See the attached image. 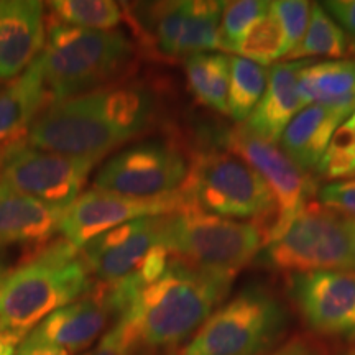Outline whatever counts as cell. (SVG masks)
I'll return each mask as SVG.
<instances>
[{"mask_svg": "<svg viewBox=\"0 0 355 355\" xmlns=\"http://www.w3.org/2000/svg\"><path fill=\"white\" fill-rule=\"evenodd\" d=\"M157 101L148 87L117 83L89 94L53 101L42 110L26 145L101 159L152 125Z\"/></svg>", "mask_w": 355, "mask_h": 355, "instance_id": "6da1fadb", "label": "cell"}, {"mask_svg": "<svg viewBox=\"0 0 355 355\" xmlns=\"http://www.w3.org/2000/svg\"><path fill=\"white\" fill-rule=\"evenodd\" d=\"M230 286L232 279L202 272L171 255L157 278L132 291L115 322L125 329L139 355L171 352L196 334Z\"/></svg>", "mask_w": 355, "mask_h": 355, "instance_id": "7a4b0ae2", "label": "cell"}, {"mask_svg": "<svg viewBox=\"0 0 355 355\" xmlns=\"http://www.w3.org/2000/svg\"><path fill=\"white\" fill-rule=\"evenodd\" d=\"M79 248L61 237L38 247L8 272L0 288V332L20 343L43 319L91 290Z\"/></svg>", "mask_w": 355, "mask_h": 355, "instance_id": "3957f363", "label": "cell"}, {"mask_svg": "<svg viewBox=\"0 0 355 355\" xmlns=\"http://www.w3.org/2000/svg\"><path fill=\"white\" fill-rule=\"evenodd\" d=\"M133 58V42L121 30H86L50 19L46 43L35 64L53 102L121 83Z\"/></svg>", "mask_w": 355, "mask_h": 355, "instance_id": "277c9868", "label": "cell"}, {"mask_svg": "<svg viewBox=\"0 0 355 355\" xmlns=\"http://www.w3.org/2000/svg\"><path fill=\"white\" fill-rule=\"evenodd\" d=\"M268 237L261 222L225 219L191 204L163 217L162 243L173 257L232 282L257 260Z\"/></svg>", "mask_w": 355, "mask_h": 355, "instance_id": "5b68a950", "label": "cell"}, {"mask_svg": "<svg viewBox=\"0 0 355 355\" xmlns=\"http://www.w3.org/2000/svg\"><path fill=\"white\" fill-rule=\"evenodd\" d=\"M180 191L191 206L225 219H250L270 230L277 219L268 184L245 159L230 152L194 155Z\"/></svg>", "mask_w": 355, "mask_h": 355, "instance_id": "8992f818", "label": "cell"}, {"mask_svg": "<svg viewBox=\"0 0 355 355\" xmlns=\"http://www.w3.org/2000/svg\"><path fill=\"white\" fill-rule=\"evenodd\" d=\"M286 329V309L277 295L252 285L220 304L180 355H265Z\"/></svg>", "mask_w": 355, "mask_h": 355, "instance_id": "52a82bcc", "label": "cell"}, {"mask_svg": "<svg viewBox=\"0 0 355 355\" xmlns=\"http://www.w3.org/2000/svg\"><path fill=\"white\" fill-rule=\"evenodd\" d=\"M275 272H350L355 273V237L345 217L308 202L290 225L268 242L257 257Z\"/></svg>", "mask_w": 355, "mask_h": 355, "instance_id": "ba28073f", "label": "cell"}, {"mask_svg": "<svg viewBox=\"0 0 355 355\" xmlns=\"http://www.w3.org/2000/svg\"><path fill=\"white\" fill-rule=\"evenodd\" d=\"M225 3L220 0L125 3L133 35L158 60H186L220 48L219 30Z\"/></svg>", "mask_w": 355, "mask_h": 355, "instance_id": "9c48e42d", "label": "cell"}, {"mask_svg": "<svg viewBox=\"0 0 355 355\" xmlns=\"http://www.w3.org/2000/svg\"><path fill=\"white\" fill-rule=\"evenodd\" d=\"M189 163L178 146L150 140L114 155L96 175L94 189L130 198H157L181 188Z\"/></svg>", "mask_w": 355, "mask_h": 355, "instance_id": "30bf717a", "label": "cell"}, {"mask_svg": "<svg viewBox=\"0 0 355 355\" xmlns=\"http://www.w3.org/2000/svg\"><path fill=\"white\" fill-rule=\"evenodd\" d=\"M99 163L96 158L44 152L25 144L10 153L0 181L40 201L68 209L81 196Z\"/></svg>", "mask_w": 355, "mask_h": 355, "instance_id": "8fae6325", "label": "cell"}, {"mask_svg": "<svg viewBox=\"0 0 355 355\" xmlns=\"http://www.w3.org/2000/svg\"><path fill=\"white\" fill-rule=\"evenodd\" d=\"M188 204L180 189L157 198H130L109 191H86L64 211L60 234L81 248L97 235L144 217L168 216Z\"/></svg>", "mask_w": 355, "mask_h": 355, "instance_id": "7c38bea8", "label": "cell"}, {"mask_svg": "<svg viewBox=\"0 0 355 355\" xmlns=\"http://www.w3.org/2000/svg\"><path fill=\"white\" fill-rule=\"evenodd\" d=\"M225 145L230 153L255 168L272 191L277 204V219L268 239L272 242L304 209L311 194H314V184L279 146L252 135L242 125L227 133Z\"/></svg>", "mask_w": 355, "mask_h": 355, "instance_id": "4fadbf2b", "label": "cell"}, {"mask_svg": "<svg viewBox=\"0 0 355 355\" xmlns=\"http://www.w3.org/2000/svg\"><path fill=\"white\" fill-rule=\"evenodd\" d=\"M286 283L293 304L314 334L355 344V273H295Z\"/></svg>", "mask_w": 355, "mask_h": 355, "instance_id": "5bb4252c", "label": "cell"}, {"mask_svg": "<svg viewBox=\"0 0 355 355\" xmlns=\"http://www.w3.org/2000/svg\"><path fill=\"white\" fill-rule=\"evenodd\" d=\"M163 217H144L97 235L79 254L91 273L102 285H117L139 273L155 248L163 245Z\"/></svg>", "mask_w": 355, "mask_h": 355, "instance_id": "9a60e30c", "label": "cell"}, {"mask_svg": "<svg viewBox=\"0 0 355 355\" xmlns=\"http://www.w3.org/2000/svg\"><path fill=\"white\" fill-rule=\"evenodd\" d=\"M110 321L115 322V314L105 285L92 283L86 295L43 319L26 337L69 354H84L107 332Z\"/></svg>", "mask_w": 355, "mask_h": 355, "instance_id": "2e32d148", "label": "cell"}, {"mask_svg": "<svg viewBox=\"0 0 355 355\" xmlns=\"http://www.w3.org/2000/svg\"><path fill=\"white\" fill-rule=\"evenodd\" d=\"M44 7L35 0H0V83H10L43 51Z\"/></svg>", "mask_w": 355, "mask_h": 355, "instance_id": "e0dca14e", "label": "cell"}, {"mask_svg": "<svg viewBox=\"0 0 355 355\" xmlns=\"http://www.w3.org/2000/svg\"><path fill=\"white\" fill-rule=\"evenodd\" d=\"M354 112L355 99L306 105L286 127L279 148L303 171L318 168L337 128Z\"/></svg>", "mask_w": 355, "mask_h": 355, "instance_id": "ac0fdd59", "label": "cell"}, {"mask_svg": "<svg viewBox=\"0 0 355 355\" xmlns=\"http://www.w3.org/2000/svg\"><path fill=\"white\" fill-rule=\"evenodd\" d=\"M313 60L283 61L268 71L263 96L241 125L248 133L277 145L286 127L303 109L298 91L301 69Z\"/></svg>", "mask_w": 355, "mask_h": 355, "instance_id": "d6986e66", "label": "cell"}, {"mask_svg": "<svg viewBox=\"0 0 355 355\" xmlns=\"http://www.w3.org/2000/svg\"><path fill=\"white\" fill-rule=\"evenodd\" d=\"M64 211L0 181V245H44L60 232Z\"/></svg>", "mask_w": 355, "mask_h": 355, "instance_id": "ffe728a7", "label": "cell"}, {"mask_svg": "<svg viewBox=\"0 0 355 355\" xmlns=\"http://www.w3.org/2000/svg\"><path fill=\"white\" fill-rule=\"evenodd\" d=\"M51 102L42 73L33 64L0 89V148L15 150L25 145L32 125Z\"/></svg>", "mask_w": 355, "mask_h": 355, "instance_id": "44dd1931", "label": "cell"}, {"mask_svg": "<svg viewBox=\"0 0 355 355\" xmlns=\"http://www.w3.org/2000/svg\"><path fill=\"white\" fill-rule=\"evenodd\" d=\"M298 91L303 107L355 99V60L311 61L301 69Z\"/></svg>", "mask_w": 355, "mask_h": 355, "instance_id": "7402d4cb", "label": "cell"}, {"mask_svg": "<svg viewBox=\"0 0 355 355\" xmlns=\"http://www.w3.org/2000/svg\"><path fill=\"white\" fill-rule=\"evenodd\" d=\"M189 91L198 102L216 112L227 114L230 56L224 53H199L184 60Z\"/></svg>", "mask_w": 355, "mask_h": 355, "instance_id": "603a6c76", "label": "cell"}, {"mask_svg": "<svg viewBox=\"0 0 355 355\" xmlns=\"http://www.w3.org/2000/svg\"><path fill=\"white\" fill-rule=\"evenodd\" d=\"M349 40L344 30L336 24L334 19L324 10L321 3H313L308 30L296 50L286 58V61L313 60H343L349 53Z\"/></svg>", "mask_w": 355, "mask_h": 355, "instance_id": "cb8c5ba5", "label": "cell"}, {"mask_svg": "<svg viewBox=\"0 0 355 355\" xmlns=\"http://www.w3.org/2000/svg\"><path fill=\"white\" fill-rule=\"evenodd\" d=\"M266 81H268V71L265 69V66L241 56H230L227 115L235 122H245L263 96Z\"/></svg>", "mask_w": 355, "mask_h": 355, "instance_id": "d4e9b609", "label": "cell"}, {"mask_svg": "<svg viewBox=\"0 0 355 355\" xmlns=\"http://www.w3.org/2000/svg\"><path fill=\"white\" fill-rule=\"evenodd\" d=\"M234 56L245 58L257 64H270L277 60H285L290 53L288 40L277 15L270 10L261 15L235 44Z\"/></svg>", "mask_w": 355, "mask_h": 355, "instance_id": "484cf974", "label": "cell"}, {"mask_svg": "<svg viewBox=\"0 0 355 355\" xmlns=\"http://www.w3.org/2000/svg\"><path fill=\"white\" fill-rule=\"evenodd\" d=\"M53 20L86 30H114L125 13L114 0H53L48 2Z\"/></svg>", "mask_w": 355, "mask_h": 355, "instance_id": "4316f807", "label": "cell"}, {"mask_svg": "<svg viewBox=\"0 0 355 355\" xmlns=\"http://www.w3.org/2000/svg\"><path fill=\"white\" fill-rule=\"evenodd\" d=\"M268 10L270 2H261V0H237V2L225 3L219 30L222 50L232 53L242 35Z\"/></svg>", "mask_w": 355, "mask_h": 355, "instance_id": "83f0119b", "label": "cell"}, {"mask_svg": "<svg viewBox=\"0 0 355 355\" xmlns=\"http://www.w3.org/2000/svg\"><path fill=\"white\" fill-rule=\"evenodd\" d=\"M318 170L322 176L337 181L355 176V128L345 123L337 128Z\"/></svg>", "mask_w": 355, "mask_h": 355, "instance_id": "f1b7e54d", "label": "cell"}, {"mask_svg": "<svg viewBox=\"0 0 355 355\" xmlns=\"http://www.w3.org/2000/svg\"><path fill=\"white\" fill-rule=\"evenodd\" d=\"M270 7L285 30L288 46H290L288 56H290L308 30L313 3L306 2V0H277V2H270Z\"/></svg>", "mask_w": 355, "mask_h": 355, "instance_id": "f546056e", "label": "cell"}, {"mask_svg": "<svg viewBox=\"0 0 355 355\" xmlns=\"http://www.w3.org/2000/svg\"><path fill=\"white\" fill-rule=\"evenodd\" d=\"M319 204L339 216L355 219V180L334 181L319 189Z\"/></svg>", "mask_w": 355, "mask_h": 355, "instance_id": "4dcf8cb0", "label": "cell"}, {"mask_svg": "<svg viewBox=\"0 0 355 355\" xmlns=\"http://www.w3.org/2000/svg\"><path fill=\"white\" fill-rule=\"evenodd\" d=\"M81 355H139V352L128 339L125 329L119 322H114L94 347Z\"/></svg>", "mask_w": 355, "mask_h": 355, "instance_id": "1f68e13d", "label": "cell"}, {"mask_svg": "<svg viewBox=\"0 0 355 355\" xmlns=\"http://www.w3.org/2000/svg\"><path fill=\"white\" fill-rule=\"evenodd\" d=\"M321 6L344 30L350 46L355 48V0H327Z\"/></svg>", "mask_w": 355, "mask_h": 355, "instance_id": "d6a6232c", "label": "cell"}, {"mask_svg": "<svg viewBox=\"0 0 355 355\" xmlns=\"http://www.w3.org/2000/svg\"><path fill=\"white\" fill-rule=\"evenodd\" d=\"M270 355H326V350L313 337L296 336L279 345L273 354Z\"/></svg>", "mask_w": 355, "mask_h": 355, "instance_id": "836d02e7", "label": "cell"}, {"mask_svg": "<svg viewBox=\"0 0 355 355\" xmlns=\"http://www.w3.org/2000/svg\"><path fill=\"white\" fill-rule=\"evenodd\" d=\"M15 355H71V354L66 352L64 349L56 347V345L38 343V340L25 337V339L21 340V344L19 345V349H17Z\"/></svg>", "mask_w": 355, "mask_h": 355, "instance_id": "e575fe53", "label": "cell"}, {"mask_svg": "<svg viewBox=\"0 0 355 355\" xmlns=\"http://www.w3.org/2000/svg\"><path fill=\"white\" fill-rule=\"evenodd\" d=\"M8 275V268H7V257L6 252H3L2 245H0V279H3Z\"/></svg>", "mask_w": 355, "mask_h": 355, "instance_id": "d590c367", "label": "cell"}, {"mask_svg": "<svg viewBox=\"0 0 355 355\" xmlns=\"http://www.w3.org/2000/svg\"><path fill=\"white\" fill-rule=\"evenodd\" d=\"M12 152H13V150H2V148H0V173H2L3 166H6V162L8 159V157H10Z\"/></svg>", "mask_w": 355, "mask_h": 355, "instance_id": "8d00e7d4", "label": "cell"}, {"mask_svg": "<svg viewBox=\"0 0 355 355\" xmlns=\"http://www.w3.org/2000/svg\"><path fill=\"white\" fill-rule=\"evenodd\" d=\"M336 355H355V344H352V345H350V347H347V349L340 350V352L336 354Z\"/></svg>", "mask_w": 355, "mask_h": 355, "instance_id": "74e56055", "label": "cell"}, {"mask_svg": "<svg viewBox=\"0 0 355 355\" xmlns=\"http://www.w3.org/2000/svg\"><path fill=\"white\" fill-rule=\"evenodd\" d=\"M345 222H347V227L350 230V234L355 237V219H347V217H345Z\"/></svg>", "mask_w": 355, "mask_h": 355, "instance_id": "f35d334b", "label": "cell"}, {"mask_svg": "<svg viewBox=\"0 0 355 355\" xmlns=\"http://www.w3.org/2000/svg\"><path fill=\"white\" fill-rule=\"evenodd\" d=\"M344 123H345V125H347V127H350V128H355V112H354L352 115H350V117H349L347 121H345Z\"/></svg>", "mask_w": 355, "mask_h": 355, "instance_id": "ab89813d", "label": "cell"}, {"mask_svg": "<svg viewBox=\"0 0 355 355\" xmlns=\"http://www.w3.org/2000/svg\"><path fill=\"white\" fill-rule=\"evenodd\" d=\"M166 355H180V354H178V350H171V352H166Z\"/></svg>", "mask_w": 355, "mask_h": 355, "instance_id": "60d3db41", "label": "cell"}, {"mask_svg": "<svg viewBox=\"0 0 355 355\" xmlns=\"http://www.w3.org/2000/svg\"><path fill=\"white\" fill-rule=\"evenodd\" d=\"M2 282H3V279H0V288H2Z\"/></svg>", "mask_w": 355, "mask_h": 355, "instance_id": "b9f144b4", "label": "cell"}]
</instances>
